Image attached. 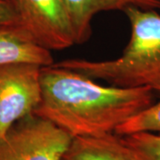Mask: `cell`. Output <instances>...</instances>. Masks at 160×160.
<instances>
[{
    "label": "cell",
    "instance_id": "1",
    "mask_svg": "<svg viewBox=\"0 0 160 160\" xmlns=\"http://www.w3.org/2000/svg\"><path fill=\"white\" fill-rule=\"evenodd\" d=\"M41 87V102L33 113L73 138L114 132L154 103V90L149 87L102 86L54 63L42 67Z\"/></svg>",
    "mask_w": 160,
    "mask_h": 160
},
{
    "label": "cell",
    "instance_id": "2",
    "mask_svg": "<svg viewBox=\"0 0 160 160\" xmlns=\"http://www.w3.org/2000/svg\"><path fill=\"white\" fill-rule=\"evenodd\" d=\"M124 13L130 40L119 57L106 61L67 59L55 65L120 87H149L160 92V14L131 6Z\"/></svg>",
    "mask_w": 160,
    "mask_h": 160
},
{
    "label": "cell",
    "instance_id": "3",
    "mask_svg": "<svg viewBox=\"0 0 160 160\" xmlns=\"http://www.w3.org/2000/svg\"><path fill=\"white\" fill-rule=\"evenodd\" d=\"M72 140L61 127L32 113L0 137V160H62Z\"/></svg>",
    "mask_w": 160,
    "mask_h": 160
},
{
    "label": "cell",
    "instance_id": "4",
    "mask_svg": "<svg viewBox=\"0 0 160 160\" xmlns=\"http://www.w3.org/2000/svg\"><path fill=\"white\" fill-rule=\"evenodd\" d=\"M41 69L33 63L0 65V137L41 102Z\"/></svg>",
    "mask_w": 160,
    "mask_h": 160
},
{
    "label": "cell",
    "instance_id": "5",
    "mask_svg": "<svg viewBox=\"0 0 160 160\" xmlns=\"http://www.w3.org/2000/svg\"><path fill=\"white\" fill-rule=\"evenodd\" d=\"M19 22L40 46L63 50L76 45L68 8L63 0H11Z\"/></svg>",
    "mask_w": 160,
    "mask_h": 160
},
{
    "label": "cell",
    "instance_id": "6",
    "mask_svg": "<svg viewBox=\"0 0 160 160\" xmlns=\"http://www.w3.org/2000/svg\"><path fill=\"white\" fill-rule=\"evenodd\" d=\"M19 62L46 67L54 61L51 51L40 46L21 23L0 24V65Z\"/></svg>",
    "mask_w": 160,
    "mask_h": 160
},
{
    "label": "cell",
    "instance_id": "7",
    "mask_svg": "<svg viewBox=\"0 0 160 160\" xmlns=\"http://www.w3.org/2000/svg\"><path fill=\"white\" fill-rule=\"evenodd\" d=\"M68 8L75 33L76 45L90 39L92 21L102 12L122 11L134 6L142 9H160V0H63Z\"/></svg>",
    "mask_w": 160,
    "mask_h": 160
},
{
    "label": "cell",
    "instance_id": "8",
    "mask_svg": "<svg viewBox=\"0 0 160 160\" xmlns=\"http://www.w3.org/2000/svg\"><path fill=\"white\" fill-rule=\"evenodd\" d=\"M62 160H134L115 132L73 138Z\"/></svg>",
    "mask_w": 160,
    "mask_h": 160
},
{
    "label": "cell",
    "instance_id": "9",
    "mask_svg": "<svg viewBox=\"0 0 160 160\" xmlns=\"http://www.w3.org/2000/svg\"><path fill=\"white\" fill-rule=\"evenodd\" d=\"M119 138L132 159L160 160V132H138Z\"/></svg>",
    "mask_w": 160,
    "mask_h": 160
},
{
    "label": "cell",
    "instance_id": "10",
    "mask_svg": "<svg viewBox=\"0 0 160 160\" xmlns=\"http://www.w3.org/2000/svg\"><path fill=\"white\" fill-rule=\"evenodd\" d=\"M138 132H160V100L120 125L114 132L126 135Z\"/></svg>",
    "mask_w": 160,
    "mask_h": 160
},
{
    "label": "cell",
    "instance_id": "11",
    "mask_svg": "<svg viewBox=\"0 0 160 160\" xmlns=\"http://www.w3.org/2000/svg\"><path fill=\"white\" fill-rule=\"evenodd\" d=\"M16 22H20L15 7L8 0H0V24Z\"/></svg>",
    "mask_w": 160,
    "mask_h": 160
},
{
    "label": "cell",
    "instance_id": "12",
    "mask_svg": "<svg viewBox=\"0 0 160 160\" xmlns=\"http://www.w3.org/2000/svg\"><path fill=\"white\" fill-rule=\"evenodd\" d=\"M8 1H10V2H11V0H8ZM11 3H12V2H11Z\"/></svg>",
    "mask_w": 160,
    "mask_h": 160
}]
</instances>
